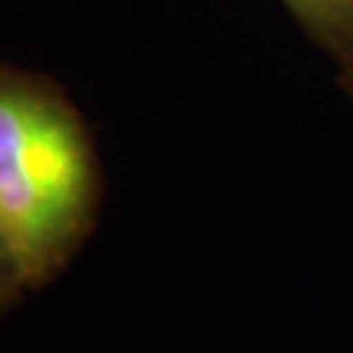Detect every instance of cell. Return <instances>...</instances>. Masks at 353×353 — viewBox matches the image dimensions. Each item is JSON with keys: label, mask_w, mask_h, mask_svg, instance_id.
I'll use <instances>...</instances> for the list:
<instances>
[{"label": "cell", "mask_w": 353, "mask_h": 353, "mask_svg": "<svg viewBox=\"0 0 353 353\" xmlns=\"http://www.w3.org/2000/svg\"><path fill=\"white\" fill-rule=\"evenodd\" d=\"M301 27L333 57L347 62L353 53V0H283Z\"/></svg>", "instance_id": "2"}, {"label": "cell", "mask_w": 353, "mask_h": 353, "mask_svg": "<svg viewBox=\"0 0 353 353\" xmlns=\"http://www.w3.org/2000/svg\"><path fill=\"white\" fill-rule=\"evenodd\" d=\"M97 159L53 85L0 68V233L27 289L68 265L94 224Z\"/></svg>", "instance_id": "1"}, {"label": "cell", "mask_w": 353, "mask_h": 353, "mask_svg": "<svg viewBox=\"0 0 353 353\" xmlns=\"http://www.w3.org/2000/svg\"><path fill=\"white\" fill-rule=\"evenodd\" d=\"M21 292H27V283L21 277V268L12 256V250L6 245L3 233H0V312L12 306Z\"/></svg>", "instance_id": "3"}, {"label": "cell", "mask_w": 353, "mask_h": 353, "mask_svg": "<svg viewBox=\"0 0 353 353\" xmlns=\"http://www.w3.org/2000/svg\"><path fill=\"white\" fill-rule=\"evenodd\" d=\"M345 83H347V88H350V97H353V53H350L347 62H345Z\"/></svg>", "instance_id": "4"}]
</instances>
